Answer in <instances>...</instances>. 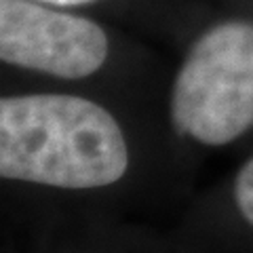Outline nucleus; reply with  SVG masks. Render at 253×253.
<instances>
[{"label": "nucleus", "instance_id": "1", "mask_svg": "<svg viewBox=\"0 0 253 253\" xmlns=\"http://www.w3.org/2000/svg\"><path fill=\"white\" fill-rule=\"evenodd\" d=\"M129 152L114 116L74 95L0 101V175L68 190L121 179Z\"/></svg>", "mask_w": 253, "mask_h": 253}, {"label": "nucleus", "instance_id": "2", "mask_svg": "<svg viewBox=\"0 0 253 253\" xmlns=\"http://www.w3.org/2000/svg\"><path fill=\"white\" fill-rule=\"evenodd\" d=\"M171 118L205 146H224L253 125V23H219L194 42L173 84Z\"/></svg>", "mask_w": 253, "mask_h": 253}, {"label": "nucleus", "instance_id": "3", "mask_svg": "<svg viewBox=\"0 0 253 253\" xmlns=\"http://www.w3.org/2000/svg\"><path fill=\"white\" fill-rule=\"evenodd\" d=\"M0 57L59 78H83L104 66L108 36L95 21L38 0H0Z\"/></svg>", "mask_w": 253, "mask_h": 253}, {"label": "nucleus", "instance_id": "4", "mask_svg": "<svg viewBox=\"0 0 253 253\" xmlns=\"http://www.w3.org/2000/svg\"><path fill=\"white\" fill-rule=\"evenodd\" d=\"M234 201L243 217L253 226V158L241 169L234 184Z\"/></svg>", "mask_w": 253, "mask_h": 253}, {"label": "nucleus", "instance_id": "5", "mask_svg": "<svg viewBox=\"0 0 253 253\" xmlns=\"http://www.w3.org/2000/svg\"><path fill=\"white\" fill-rule=\"evenodd\" d=\"M38 2H44V4H57V6H76V4L93 2V0H38Z\"/></svg>", "mask_w": 253, "mask_h": 253}]
</instances>
